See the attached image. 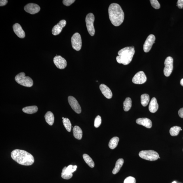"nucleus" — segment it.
<instances>
[{
  "label": "nucleus",
  "instance_id": "obj_17",
  "mask_svg": "<svg viewBox=\"0 0 183 183\" xmlns=\"http://www.w3.org/2000/svg\"><path fill=\"white\" fill-rule=\"evenodd\" d=\"M136 123L138 125H142L147 128H151L152 127V121L147 118H138L136 120Z\"/></svg>",
  "mask_w": 183,
  "mask_h": 183
},
{
  "label": "nucleus",
  "instance_id": "obj_20",
  "mask_svg": "<svg viewBox=\"0 0 183 183\" xmlns=\"http://www.w3.org/2000/svg\"><path fill=\"white\" fill-rule=\"evenodd\" d=\"M46 121L50 126L53 125L54 121V117L53 114L51 111H48L45 116Z\"/></svg>",
  "mask_w": 183,
  "mask_h": 183
},
{
  "label": "nucleus",
  "instance_id": "obj_30",
  "mask_svg": "<svg viewBox=\"0 0 183 183\" xmlns=\"http://www.w3.org/2000/svg\"><path fill=\"white\" fill-rule=\"evenodd\" d=\"M150 3L152 7L156 9H158L161 7L160 4L157 0H150Z\"/></svg>",
  "mask_w": 183,
  "mask_h": 183
},
{
  "label": "nucleus",
  "instance_id": "obj_22",
  "mask_svg": "<svg viewBox=\"0 0 183 183\" xmlns=\"http://www.w3.org/2000/svg\"><path fill=\"white\" fill-rule=\"evenodd\" d=\"M124 160L122 158L119 159L116 161L115 167L113 170L112 173L116 174L118 173L121 169L124 163Z\"/></svg>",
  "mask_w": 183,
  "mask_h": 183
},
{
  "label": "nucleus",
  "instance_id": "obj_13",
  "mask_svg": "<svg viewBox=\"0 0 183 183\" xmlns=\"http://www.w3.org/2000/svg\"><path fill=\"white\" fill-rule=\"evenodd\" d=\"M24 10L28 13L34 14L38 13L40 11L41 8L37 4L30 3L25 6Z\"/></svg>",
  "mask_w": 183,
  "mask_h": 183
},
{
  "label": "nucleus",
  "instance_id": "obj_8",
  "mask_svg": "<svg viewBox=\"0 0 183 183\" xmlns=\"http://www.w3.org/2000/svg\"><path fill=\"white\" fill-rule=\"evenodd\" d=\"M173 59L171 57H168L165 61V67L164 68L163 72L165 76L169 77L173 71Z\"/></svg>",
  "mask_w": 183,
  "mask_h": 183
},
{
  "label": "nucleus",
  "instance_id": "obj_25",
  "mask_svg": "<svg viewBox=\"0 0 183 183\" xmlns=\"http://www.w3.org/2000/svg\"><path fill=\"white\" fill-rule=\"evenodd\" d=\"M83 157L85 162L90 167L93 168L94 167V162L89 155L85 154L83 155Z\"/></svg>",
  "mask_w": 183,
  "mask_h": 183
},
{
  "label": "nucleus",
  "instance_id": "obj_2",
  "mask_svg": "<svg viewBox=\"0 0 183 183\" xmlns=\"http://www.w3.org/2000/svg\"><path fill=\"white\" fill-rule=\"evenodd\" d=\"M11 156L13 159L21 165L29 166L34 163L33 155L24 150L16 149L12 151Z\"/></svg>",
  "mask_w": 183,
  "mask_h": 183
},
{
  "label": "nucleus",
  "instance_id": "obj_31",
  "mask_svg": "<svg viewBox=\"0 0 183 183\" xmlns=\"http://www.w3.org/2000/svg\"><path fill=\"white\" fill-rule=\"evenodd\" d=\"M102 123L101 117L100 115L97 116L96 117L94 121V126L96 128H98L100 127Z\"/></svg>",
  "mask_w": 183,
  "mask_h": 183
},
{
  "label": "nucleus",
  "instance_id": "obj_38",
  "mask_svg": "<svg viewBox=\"0 0 183 183\" xmlns=\"http://www.w3.org/2000/svg\"><path fill=\"white\" fill-rule=\"evenodd\" d=\"M180 84L183 87V79H181L180 81Z\"/></svg>",
  "mask_w": 183,
  "mask_h": 183
},
{
  "label": "nucleus",
  "instance_id": "obj_10",
  "mask_svg": "<svg viewBox=\"0 0 183 183\" xmlns=\"http://www.w3.org/2000/svg\"><path fill=\"white\" fill-rule=\"evenodd\" d=\"M156 38L154 35L151 34L147 37L143 46V49L145 52L150 51L153 44L155 43Z\"/></svg>",
  "mask_w": 183,
  "mask_h": 183
},
{
  "label": "nucleus",
  "instance_id": "obj_1",
  "mask_svg": "<svg viewBox=\"0 0 183 183\" xmlns=\"http://www.w3.org/2000/svg\"><path fill=\"white\" fill-rule=\"evenodd\" d=\"M108 12L109 19L114 26H120L123 22L125 17L121 6L116 3L111 4L109 8Z\"/></svg>",
  "mask_w": 183,
  "mask_h": 183
},
{
  "label": "nucleus",
  "instance_id": "obj_4",
  "mask_svg": "<svg viewBox=\"0 0 183 183\" xmlns=\"http://www.w3.org/2000/svg\"><path fill=\"white\" fill-rule=\"evenodd\" d=\"M15 79L17 83L24 87H31L33 85L32 79L30 77L25 76V74L24 72L18 74L15 76Z\"/></svg>",
  "mask_w": 183,
  "mask_h": 183
},
{
  "label": "nucleus",
  "instance_id": "obj_14",
  "mask_svg": "<svg viewBox=\"0 0 183 183\" xmlns=\"http://www.w3.org/2000/svg\"><path fill=\"white\" fill-rule=\"evenodd\" d=\"M67 24L66 20H62L60 21L57 24L55 25L52 30V34L54 35H57L62 31V29L66 26Z\"/></svg>",
  "mask_w": 183,
  "mask_h": 183
},
{
  "label": "nucleus",
  "instance_id": "obj_36",
  "mask_svg": "<svg viewBox=\"0 0 183 183\" xmlns=\"http://www.w3.org/2000/svg\"><path fill=\"white\" fill-rule=\"evenodd\" d=\"M7 0H1L0 1V6H5L8 3Z\"/></svg>",
  "mask_w": 183,
  "mask_h": 183
},
{
  "label": "nucleus",
  "instance_id": "obj_6",
  "mask_svg": "<svg viewBox=\"0 0 183 183\" xmlns=\"http://www.w3.org/2000/svg\"><path fill=\"white\" fill-rule=\"evenodd\" d=\"M94 20L95 17L94 14L92 13L88 14L86 17V26L88 32L91 36H93L95 33V30L94 26Z\"/></svg>",
  "mask_w": 183,
  "mask_h": 183
},
{
  "label": "nucleus",
  "instance_id": "obj_23",
  "mask_svg": "<svg viewBox=\"0 0 183 183\" xmlns=\"http://www.w3.org/2000/svg\"><path fill=\"white\" fill-rule=\"evenodd\" d=\"M119 138L117 137H114L110 140L109 146L111 149H114L117 147L119 142Z\"/></svg>",
  "mask_w": 183,
  "mask_h": 183
},
{
  "label": "nucleus",
  "instance_id": "obj_34",
  "mask_svg": "<svg viewBox=\"0 0 183 183\" xmlns=\"http://www.w3.org/2000/svg\"><path fill=\"white\" fill-rule=\"evenodd\" d=\"M75 1V0H64L63 1V3L65 6H69L74 3Z\"/></svg>",
  "mask_w": 183,
  "mask_h": 183
},
{
  "label": "nucleus",
  "instance_id": "obj_26",
  "mask_svg": "<svg viewBox=\"0 0 183 183\" xmlns=\"http://www.w3.org/2000/svg\"><path fill=\"white\" fill-rule=\"evenodd\" d=\"M150 101V97L148 94H144L141 96V103L142 106L146 107L148 105Z\"/></svg>",
  "mask_w": 183,
  "mask_h": 183
},
{
  "label": "nucleus",
  "instance_id": "obj_33",
  "mask_svg": "<svg viewBox=\"0 0 183 183\" xmlns=\"http://www.w3.org/2000/svg\"><path fill=\"white\" fill-rule=\"evenodd\" d=\"M123 183H136V179L133 177H128L125 179Z\"/></svg>",
  "mask_w": 183,
  "mask_h": 183
},
{
  "label": "nucleus",
  "instance_id": "obj_41",
  "mask_svg": "<svg viewBox=\"0 0 183 183\" xmlns=\"http://www.w3.org/2000/svg\"></svg>",
  "mask_w": 183,
  "mask_h": 183
},
{
  "label": "nucleus",
  "instance_id": "obj_7",
  "mask_svg": "<svg viewBox=\"0 0 183 183\" xmlns=\"http://www.w3.org/2000/svg\"><path fill=\"white\" fill-rule=\"evenodd\" d=\"M72 46L73 49L77 51H79L82 47V40L80 34L78 33H76L71 38Z\"/></svg>",
  "mask_w": 183,
  "mask_h": 183
},
{
  "label": "nucleus",
  "instance_id": "obj_15",
  "mask_svg": "<svg viewBox=\"0 0 183 183\" xmlns=\"http://www.w3.org/2000/svg\"><path fill=\"white\" fill-rule=\"evenodd\" d=\"M13 28L14 33L18 37L21 39L25 37V33L20 24L16 23L13 25Z\"/></svg>",
  "mask_w": 183,
  "mask_h": 183
},
{
  "label": "nucleus",
  "instance_id": "obj_39",
  "mask_svg": "<svg viewBox=\"0 0 183 183\" xmlns=\"http://www.w3.org/2000/svg\"><path fill=\"white\" fill-rule=\"evenodd\" d=\"M172 183H177V182H174Z\"/></svg>",
  "mask_w": 183,
  "mask_h": 183
},
{
  "label": "nucleus",
  "instance_id": "obj_11",
  "mask_svg": "<svg viewBox=\"0 0 183 183\" xmlns=\"http://www.w3.org/2000/svg\"><path fill=\"white\" fill-rule=\"evenodd\" d=\"M68 102L71 108L77 113H81V109L80 106L76 98L72 96H69L68 98Z\"/></svg>",
  "mask_w": 183,
  "mask_h": 183
},
{
  "label": "nucleus",
  "instance_id": "obj_32",
  "mask_svg": "<svg viewBox=\"0 0 183 183\" xmlns=\"http://www.w3.org/2000/svg\"><path fill=\"white\" fill-rule=\"evenodd\" d=\"M77 168V165H69L67 168V170L69 173H72L76 171Z\"/></svg>",
  "mask_w": 183,
  "mask_h": 183
},
{
  "label": "nucleus",
  "instance_id": "obj_19",
  "mask_svg": "<svg viewBox=\"0 0 183 183\" xmlns=\"http://www.w3.org/2000/svg\"><path fill=\"white\" fill-rule=\"evenodd\" d=\"M73 135L78 140H81L83 137V131L79 126H75L73 130Z\"/></svg>",
  "mask_w": 183,
  "mask_h": 183
},
{
  "label": "nucleus",
  "instance_id": "obj_3",
  "mask_svg": "<svg viewBox=\"0 0 183 183\" xmlns=\"http://www.w3.org/2000/svg\"><path fill=\"white\" fill-rule=\"evenodd\" d=\"M134 46L126 47L120 50L116 57L117 62L120 64L128 65L131 62L135 54Z\"/></svg>",
  "mask_w": 183,
  "mask_h": 183
},
{
  "label": "nucleus",
  "instance_id": "obj_16",
  "mask_svg": "<svg viewBox=\"0 0 183 183\" xmlns=\"http://www.w3.org/2000/svg\"><path fill=\"white\" fill-rule=\"evenodd\" d=\"M100 89L102 94L106 98L111 99L112 97L113 94L110 89L104 84H102L100 86Z\"/></svg>",
  "mask_w": 183,
  "mask_h": 183
},
{
  "label": "nucleus",
  "instance_id": "obj_29",
  "mask_svg": "<svg viewBox=\"0 0 183 183\" xmlns=\"http://www.w3.org/2000/svg\"><path fill=\"white\" fill-rule=\"evenodd\" d=\"M63 123L67 131L70 132L71 130L72 124L70 120L67 118H64L63 119Z\"/></svg>",
  "mask_w": 183,
  "mask_h": 183
},
{
  "label": "nucleus",
  "instance_id": "obj_12",
  "mask_svg": "<svg viewBox=\"0 0 183 183\" xmlns=\"http://www.w3.org/2000/svg\"><path fill=\"white\" fill-rule=\"evenodd\" d=\"M53 62L57 67L60 69H64L67 66V62L61 56H56L54 58Z\"/></svg>",
  "mask_w": 183,
  "mask_h": 183
},
{
  "label": "nucleus",
  "instance_id": "obj_21",
  "mask_svg": "<svg viewBox=\"0 0 183 183\" xmlns=\"http://www.w3.org/2000/svg\"><path fill=\"white\" fill-rule=\"evenodd\" d=\"M38 110V107L36 106L27 107L22 109L23 112L28 114H33L36 113L37 112Z\"/></svg>",
  "mask_w": 183,
  "mask_h": 183
},
{
  "label": "nucleus",
  "instance_id": "obj_27",
  "mask_svg": "<svg viewBox=\"0 0 183 183\" xmlns=\"http://www.w3.org/2000/svg\"><path fill=\"white\" fill-rule=\"evenodd\" d=\"M182 130L181 128L178 126H174L172 127L170 130V133L172 136H175L178 135L180 131Z\"/></svg>",
  "mask_w": 183,
  "mask_h": 183
},
{
  "label": "nucleus",
  "instance_id": "obj_9",
  "mask_svg": "<svg viewBox=\"0 0 183 183\" xmlns=\"http://www.w3.org/2000/svg\"><path fill=\"white\" fill-rule=\"evenodd\" d=\"M147 78L144 72H139L135 75L132 79L133 83L136 84H142L147 81Z\"/></svg>",
  "mask_w": 183,
  "mask_h": 183
},
{
  "label": "nucleus",
  "instance_id": "obj_37",
  "mask_svg": "<svg viewBox=\"0 0 183 183\" xmlns=\"http://www.w3.org/2000/svg\"><path fill=\"white\" fill-rule=\"evenodd\" d=\"M178 115L182 118H183V108L180 109L178 111Z\"/></svg>",
  "mask_w": 183,
  "mask_h": 183
},
{
  "label": "nucleus",
  "instance_id": "obj_24",
  "mask_svg": "<svg viewBox=\"0 0 183 183\" xmlns=\"http://www.w3.org/2000/svg\"><path fill=\"white\" fill-rule=\"evenodd\" d=\"M132 100L131 98L127 97L123 102L124 110L126 112L129 111L132 107Z\"/></svg>",
  "mask_w": 183,
  "mask_h": 183
},
{
  "label": "nucleus",
  "instance_id": "obj_28",
  "mask_svg": "<svg viewBox=\"0 0 183 183\" xmlns=\"http://www.w3.org/2000/svg\"><path fill=\"white\" fill-rule=\"evenodd\" d=\"M67 167L63 168L62 173V177L65 179H70L73 176L72 173H69L67 170Z\"/></svg>",
  "mask_w": 183,
  "mask_h": 183
},
{
  "label": "nucleus",
  "instance_id": "obj_5",
  "mask_svg": "<svg viewBox=\"0 0 183 183\" xmlns=\"http://www.w3.org/2000/svg\"><path fill=\"white\" fill-rule=\"evenodd\" d=\"M139 155L141 158L149 161H155L160 158L158 154L152 150L142 151L139 153Z\"/></svg>",
  "mask_w": 183,
  "mask_h": 183
},
{
  "label": "nucleus",
  "instance_id": "obj_18",
  "mask_svg": "<svg viewBox=\"0 0 183 183\" xmlns=\"http://www.w3.org/2000/svg\"><path fill=\"white\" fill-rule=\"evenodd\" d=\"M158 108V104L157 100L155 97H153L151 100L149 104V109L150 112L154 113L156 112Z\"/></svg>",
  "mask_w": 183,
  "mask_h": 183
},
{
  "label": "nucleus",
  "instance_id": "obj_35",
  "mask_svg": "<svg viewBox=\"0 0 183 183\" xmlns=\"http://www.w3.org/2000/svg\"><path fill=\"white\" fill-rule=\"evenodd\" d=\"M177 6L179 9H183V0H178Z\"/></svg>",
  "mask_w": 183,
  "mask_h": 183
},
{
  "label": "nucleus",
  "instance_id": "obj_40",
  "mask_svg": "<svg viewBox=\"0 0 183 183\" xmlns=\"http://www.w3.org/2000/svg\"><path fill=\"white\" fill-rule=\"evenodd\" d=\"M64 117H62V119H64Z\"/></svg>",
  "mask_w": 183,
  "mask_h": 183
}]
</instances>
